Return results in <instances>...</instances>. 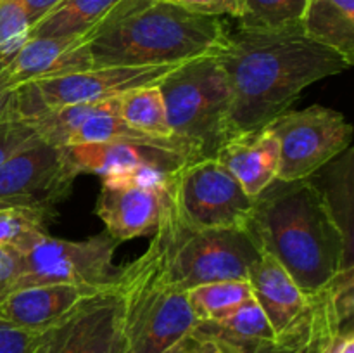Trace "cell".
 <instances>
[{"mask_svg": "<svg viewBox=\"0 0 354 353\" xmlns=\"http://www.w3.org/2000/svg\"><path fill=\"white\" fill-rule=\"evenodd\" d=\"M232 96V137L265 128L289 111L304 89L353 66L303 26L228 30L218 51Z\"/></svg>", "mask_w": 354, "mask_h": 353, "instance_id": "1", "label": "cell"}, {"mask_svg": "<svg viewBox=\"0 0 354 353\" xmlns=\"http://www.w3.org/2000/svg\"><path fill=\"white\" fill-rule=\"evenodd\" d=\"M249 228L308 298L349 262V239L327 192L311 179L275 180L254 199Z\"/></svg>", "mask_w": 354, "mask_h": 353, "instance_id": "2", "label": "cell"}, {"mask_svg": "<svg viewBox=\"0 0 354 353\" xmlns=\"http://www.w3.org/2000/svg\"><path fill=\"white\" fill-rule=\"evenodd\" d=\"M221 17L168 0H121L97 26L88 48L95 66L180 64L216 54L227 40Z\"/></svg>", "mask_w": 354, "mask_h": 353, "instance_id": "3", "label": "cell"}, {"mask_svg": "<svg viewBox=\"0 0 354 353\" xmlns=\"http://www.w3.org/2000/svg\"><path fill=\"white\" fill-rule=\"evenodd\" d=\"M151 244L161 258L166 277L189 291L216 280L248 279L261 255L251 228H197L176 211L169 189L165 213Z\"/></svg>", "mask_w": 354, "mask_h": 353, "instance_id": "4", "label": "cell"}, {"mask_svg": "<svg viewBox=\"0 0 354 353\" xmlns=\"http://www.w3.org/2000/svg\"><path fill=\"white\" fill-rule=\"evenodd\" d=\"M159 89L173 137L197 158H214L232 138V96L218 52L178 64Z\"/></svg>", "mask_w": 354, "mask_h": 353, "instance_id": "5", "label": "cell"}, {"mask_svg": "<svg viewBox=\"0 0 354 353\" xmlns=\"http://www.w3.org/2000/svg\"><path fill=\"white\" fill-rule=\"evenodd\" d=\"M123 329L130 353H162L197 325L187 291L166 277L154 246L121 273Z\"/></svg>", "mask_w": 354, "mask_h": 353, "instance_id": "6", "label": "cell"}, {"mask_svg": "<svg viewBox=\"0 0 354 353\" xmlns=\"http://www.w3.org/2000/svg\"><path fill=\"white\" fill-rule=\"evenodd\" d=\"M118 246L106 230L82 241L44 234L21 253V275L14 287L71 284L90 291L107 289L123 273V266L114 265Z\"/></svg>", "mask_w": 354, "mask_h": 353, "instance_id": "7", "label": "cell"}, {"mask_svg": "<svg viewBox=\"0 0 354 353\" xmlns=\"http://www.w3.org/2000/svg\"><path fill=\"white\" fill-rule=\"evenodd\" d=\"M169 197L180 217L197 228H248L256 199L216 158L183 163L173 172Z\"/></svg>", "mask_w": 354, "mask_h": 353, "instance_id": "8", "label": "cell"}, {"mask_svg": "<svg viewBox=\"0 0 354 353\" xmlns=\"http://www.w3.org/2000/svg\"><path fill=\"white\" fill-rule=\"evenodd\" d=\"M280 147L277 180L310 179L337 158L353 141V127L332 107L313 104L304 109H289L268 125Z\"/></svg>", "mask_w": 354, "mask_h": 353, "instance_id": "9", "label": "cell"}, {"mask_svg": "<svg viewBox=\"0 0 354 353\" xmlns=\"http://www.w3.org/2000/svg\"><path fill=\"white\" fill-rule=\"evenodd\" d=\"M121 284L83 298L69 314L40 332L31 353H130L123 329Z\"/></svg>", "mask_w": 354, "mask_h": 353, "instance_id": "10", "label": "cell"}, {"mask_svg": "<svg viewBox=\"0 0 354 353\" xmlns=\"http://www.w3.org/2000/svg\"><path fill=\"white\" fill-rule=\"evenodd\" d=\"M76 176L64 147L37 137L0 166V206L54 210Z\"/></svg>", "mask_w": 354, "mask_h": 353, "instance_id": "11", "label": "cell"}, {"mask_svg": "<svg viewBox=\"0 0 354 353\" xmlns=\"http://www.w3.org/2000/svg\"><path fill=\"white\" fill-rule=\"evenodd\" d=\"M252 298L272 324L279 341L303 334L313 324V300L268 253L261 251L248 273Z\"/></svg>", "mask_w": 354, "mask_h": 353, "instance_id": "12", "label": "cell"}, {"mask_svg": "<svg viewBox=\"0 0 354 353\" xmlns=\"http://www.w3.org/2000/svg\"><path fill=\"white\" fill-rule=\"evenodd\" d=\"M97 28L88 33L57 38H28L23 47L6 62V71L16 87L40 80L57 78L93 68L90 42Z\"/></svg>", "mask_w": 354, "mask_h": 353, "instance_id": "13", "label": "cell"}, {"mask_svg": "<svg viewBox=\"0 0 354 353\" xmlns=\"http://www.w3.org/2000/svg\"><path fill=\"white\" fill-rule=\"evenodd\" d=\"M168 189L102 185L97 197L95 213L107 234L120 244L131 239L154 235L165 213Z\"/></svg>", "mask_w": 354, "mask_h": 353, "instance_id": "14", "label": "cell"}, {"mask_svg": "<svg viewBox=\"0 0 354 353\" xmlns=\"http://www.w3.org/2000/svg\"><path fill=\"white\" fill-rule=\"evenodd\" d=\"M71 284H35L14 287L0 298V320L31 332H44L61 320L83 298L95 294Z\"/></svg>", "mask_w": 354, "mask_h": 353, "instance_id": "15", "label": "cell"}, {"mask_svg": "<svg viewBox=\"0 0 354 353\" xmlns=\"http://www.w3.org/2000/svg\"><path fill=\"white\" fill-rule=\"evenodd\" d=\"M66 156L78 175L92 173L106 176L111 173L124 172L135 166L151 165L175 172L183 163L190 161L187 156L171 149L135 142H93V144L66 145Z\"/></svg>", "mask_w": 354, "mask_h": 353, "instance_id": "16", "label": "cell"}, {"mask_svg": "<svg viewBox=\"0 0 354 353\" xmlns=\"http://www.w3.org/2000/svg\"><path fill=\"white\" fill-rule=\"evenodd\" d=\"M214 158L252 197L259 196L279 176L280 147L270 127L228 138Z\"/></svg>", "mask_w": 354, "mask_h": 353, "instance_id": "17", "label": "cell"}, {"mask_svg": "<svg viewBox=\"0 0 354 353\" xmlns=\"http://www.w3.org/2000/svg\"><path fill=\"white\" fill-rule=\"evenodd\" d=\"M196 327L214 336L239 353H263L280 343L265 311L252 296L227 317L199 322Z\"/></svg>", "mask_w": 354, "mask_h": 353, "instance_id": "18", "label": "cell"}, {"mask_svg": "<svg viewBox=\"0 0 354 353\" xmlns=\"http://www.w3.org/2000/svg\"><path fill=\"white\" fill-rule=\"evenodd\" d=\"M304 33L354 62V0H308Z\"/></svg>", "mask_w": 354, "mask_h": 353, "instance_id": "19", "label": "cell"}, {"mask_svg": "<svg viewBox=\"0 0 354 353\" xmlns=\"http://www.w3.org/2000/svg\"><path fill=\"white\" fill-rule=\"evenodd\" d=\"M121 0H62L30 30V38H57L88 33L99 26Z\"/></svg>", "mask_w": 354, "mask_h": 353, "instance_id": "20", "label": "cell"}, {"mask_svg": "<svg viewBox=\"0 0 354 353\" xmlns=\"http://www.w3.org/2000/svg\"><path fill=\"white\" fill-rule=\"evenodd\" d=\"M118 116L130 128L154 138L173 137L159 85L140 87L118 96Z\"/></svg>", "mask_w": 354, "mask_h": 353, "instance_id": "21", "label": "cell"}, {"mask_svg": "<svg viewBox=\"0 0 354 353\" xmlns=\"http://www.w3.org/2000/svg\"><path fill=\"white\" fill-rule=\"evenodd\" d=\"M251 296L252 291L248 279L216 280L187 291V298L197 318V324L227 317Z\"/></svg>", "mask_w": 354, "mask_h": 353, "instance_id": "22", "label": "cell"}, {"mask_svg": "<svg viewBox=\"0 0 354 353\" xmlns=\"http://www.w3.org/2000/svg\"><path fill=\"white\" fill-rule=\"evenodd\" d=\"M54 217V210L0 206V246L23 253L40 235L48 234L47 225Z\"/></svg>", "mask_w": 354, "mask_h": 353, "instance_id": "23", "label": "cell"}, {"mask_svg": "<svg viewBox=\"0 0 354 353\" xmlns=\"http://www.w3.org/2000/svg\"><path fill=\"white\" fill-rule=\"evenodd\" d=\"M308 0H239V24L251 28H283L299 24Z\"/></svg>", "mask_w": 354, "mask_h": 353, "instance_id": "24", "label": "cell"}, {"mask_svg": "<svg viewBox=\"0 0 354 353\" xmlns=\"http://www.w3.org/2000/svg\"><path fill=\"white\" fill-rule=\"evenodd\" d=\"M31 23L19 0H0V59L9 61L30 38Z\"/></svg>", "mask_w": 354, "mask_h": 353, "instance_id": "25", "label": "cell"}, {"mask_svg": "<svg viewBox=\"0 0 354 353\" xmlns=\"http://www.w3.org/2000/svg\"><path fill=\"white\" fill-rule=\"evenodd\" d=\"M328 334V325L325 322L320 307L313 301V324L303 334L296 336L287 341H280L275 348L266 350L263 353H317L322 339Z\"/></svg>", "mask_w": 354, "mask_h": 353, "instance_id": "26", "label": "cell"}, {"mask_svg": "<svg viewBox=\"0 0 354 353\" xmlns=\"http://www.w3.org/2000/svg\"><path fill=\"white\" fill-rule=\"evenodd\" d=\"M38 137L33 125L23 118L0 121V166L23 145Z\"/></svg>", "mask_w": 354, "mask_h": 353, "instance_id": "27", "label": "cell"}, {"mask_svg": "<svg viewBox=\"0 0 354 353\" xmlns=\"http://www.w3.org/2000/svg\"><path fill=\"white\" fill-rule=\"evenodd\" d=\"M162 353H239L214 336L194 327L189 334L165 350Z\"/></svg>", "mask_w": 354, "mask_h": 353, "instance_id": "28", "label": "cell"}, {"mask_svg": "<svg viewBox=\"0 0 354 353\" xmlns=\"http://www.w3.org/2000/svg\"><path fill=\"white\" fill-rule=\"evenodd\" d=\"M168 2L183 7L194 14H201V16H232L235 19L241 16L239 0H168Z\"/></svg>", "mask_w": 354, "mask_h": 353, "instance_id": "29", "label": "cell"}, {"mask_svg": "<svg viewBox=\"0 0 354 353\" xmlns=\"http://www.w3.org/2000/svg\"><path fill=\"white\" fill-rule=\"evenodd\" d=\"M38 334L0 320V353H31Z\"/></svg>", "mask_w": 354, "mask_h": 353, "instance_id": "30", "label": "cell"}, {"mask_svg": "<svg viewBox=\"0 0 354 353\" xmlns=\"http://www.w3.org/2000/svg\"><path fill=\"white\" fill-rule=\"evenodd\" d=\"M21 275V253L0 246V298L9 293Z\"/></svg>", "mask_w": 354, "mask_h": 353, "instance_id": "31", "label": "cell"}, {"mask_svg": "<svg viewBox=\"0 0 354 353\" xmlns=\"http://www.w3.org/2000/svg\"><path fill=\"white\" fill-rule=\"evenodd\" d=\"M6 62L0 59V121L14 120L19 116L17 107V97H19V87L10 82L6 71Z\"/></svg>", "mask_w": 354, "mask_h": 353, "instance_id": "32", "label": "cell"}, {"mask_svg": "<svg viewBox=\"0 0 354 353\" xmlns=\"http://www.w3.org/2000/svg\"><path fill=\"white\" fill-rule=\"evenodd\" d=\"M317 353H354L353 324L344 325V327L325 336L318 345Z\"/></svg>", "mask_w": 354, "mask_h": 353, "instance_id": "33", "label": "cell"}, {"mask_svg": "<svg viewBox=\"0 0 354 353\" xmlns=\"http://www.w3.org/2000/svg\"><path fill=\"white\" fill-rule=\"evenodd\" d=\"M23 9L26 10V16L30 19L31 28L38 23V21L44 19L48 12L55 9L62 0H19Z\"/></svg>", "mask_w": 354, "mask_h": 353, "instance_id": "34", "label": "cell"}]
</instances>
